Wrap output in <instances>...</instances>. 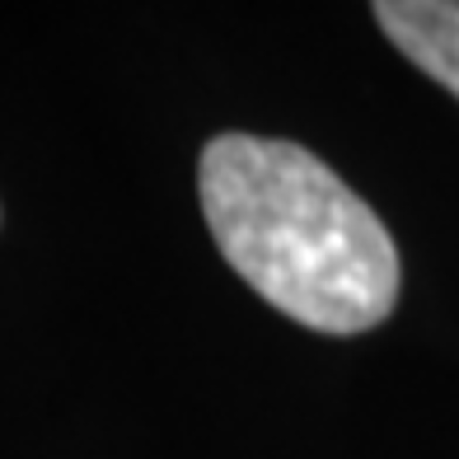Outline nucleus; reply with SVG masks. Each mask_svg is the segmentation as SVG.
Instances as JSON below:
<instances>
[{
	"mask_svg": "<svg viewBox=\"0 0 459 459\" xmlns=\"http://www.w3.org/2000/svg\"><path fill=\"white\" fill-rule=\"evenodd\" d=\"M375 24L417 71L459 99V0H380Z\"/></svg>",
	"mask_w": 459,
	"mask_h": 459,
	"instance_id": "obj_2",
	"label": "nucleus"
},
{
	"mask_svg": "<svg viewBox=\"0 0 459 459\" xmlns=\"http://www.w3.org/2000/svg\"><path fill=\"white\" fill-rule=\"evenodd\" d=\"M197 193L221 258L286 319L351 338L394 315V235L315 151L221 132L202 145Z\"/></svg>",
	"mask_w": 459,
	"mask_h": 459,
	"instance_id": "obj_1",
	"label": "nucleus"
}]
</instances>
